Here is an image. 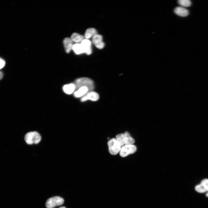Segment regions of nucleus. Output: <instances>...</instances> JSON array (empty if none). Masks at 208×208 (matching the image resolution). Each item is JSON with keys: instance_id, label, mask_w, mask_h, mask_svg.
<instances>
[{"instance_id": "1", "label": "nucleus", "mask_w": 208, "mask_h": 208, "mask_svg": "<svg viewBox=\"0 0 208 208\" xmlns=\"http://www.w3.org/2000/svg\"><path fill=\"white\" fill-rule=\"evenodd\" d=\"M74 84L75 86V90H77L83 87H86L88 89L87 93L92 91L94 88L93 81L88 77H83L78 78L76 80Z\"/></svg>"}, {"instance_id": "2", "label": "nucleus", "mask_w": 208, "mask_h": 208, "mask_svg": "<svg viewBox=\"0 0 208 208\" xmlns=\"http://www.w3.org/2000/svg\"><path fill=\"white\" fill-rule=\"evenodd\" d=\"M25 139L28 144H37L40 141L41 137L40 134L36 132H30L25 135Z\"/></svg>"}, {"instance_id": "3", "label": "nucleus", "mask_w": 208, "mask_h": 208, "mask_svg": "<svg viewBox=\"0 0 208 208\" xmlns=\"http://www.w3.org/2000/svg\"><path fill=\"white\" fill-rule=\"evenodd\" d=\"M64 202V199L59 196H55L49 198L46 201V206L47 208H53L62 205Z\"/></svg>"}, {"instance_id": "4", "label": "nucleus", "mask_w": 208, "mask_h": 208, "mask_svg": "<svg viewBox=\"0 0 208 208\" xmlns=\"http://www.w3.org/2000/svg\"><path fill=\"white\" fill-rule=\"evenodd\" d=\"M109 153L112 155H116L121 149V146L115 138H112L107 143Z\"/></svg>"}, {"instance_id": "5", "label": "nucleus", "mask_w": 208, "mask_h": 208, "mask_svg": "<svg viewBox=\"0 0 208 208\" xmlns=\"http://www.w3.org/2000/svg\"><path fill=\"white\" fill-rule=\"evenodd\" d=\"M136 150V147L133 144L125 145L121 148L120 154L121 156L124 157L134 153Z\"/></svg>"}, {"instance_id": "6", "label": "nucleus", "mask_w": 208, "mask_h": 208, "mask_svg": "<svg viewBox=\"0 0 208 208\" xmlns=\"http://www.w3.org/2000/svg\"><path fill=\"white\" fill-rule=\"evenodd\" d=\"M99 98V94L96 92L92 91L87 93L81 98V102H84L90 100L92 101H96Z\"/></svg>"}, {"instance_id": "7", "label": "nucleus", "mask_w": 208, "mask_h": 208, "mask_svg": "<svg viewBox=\"0 0 208 208\" xmlns=\"http://www.w3.org/2000/svg\"><path fill=\"white\" fill-rule=\"evenodd\" d=\"M92 42L96 47L99 49H102L104 46L102 36L100 35L97 34L94 35L92 38Z\"/></svg>"}, {"instance_id": "8", "label": "nucleus", "mask_w": 208, "mask_h": 208, "mask_svg": "<svg viewBox=\"0 0 208 208\" xmlns=\"http://www.w3.org/2000/svg\"><path fill=\"white\" fill-rule=\"evenodd\" d=\"M83 49L84 53L88 55L92 53L91 42L89 40L85 39L80 43Z\"/></svg>"}, {"instance_id": "9", "label": "nucleus", "mask_w": 208, "mask_h": 208, "mask_svg": "<svg viewBox=\"0 0 208 208\" xmlns=\"http://www.w3.org/2000/svg\"><path fill=\"white\" fill-rule=\"evenodd\" d=\"M63 42L66 52L69 53L72 49L73 45V41L70 38H66L64 40Z\"/></svg>"}, {"instance_id": "10", "label": "nucleus", "mask_w": 208, "mask_h": 208, "mask_svg": "<svg viewBox=\"0 0 208 208\" xmlns=\"http://www.w3.org/2000/svg\"><path fill=\"white\" fill-rule=\"evenodd\" d=\"M174 12L178 15L182 17L186 16L189 14V11L187 10L180 6L176 8L174 10Z\"/></svg>"}, {"instance_id": "11", "label": "nucleus", "mask_w": 208, "mask_h": 208, "mask_svg": "<svg viewBox=\"0 0 208 208\" xmlns=\"http://www.w3.org/2000/svg\"><path fill=\"white\" fill-rule=\"evenodd\" d=\"M198 188L199 191L202 193L208 192V179L203 180L201 183L198 185Z\"/></svg>"}, {"instance_id": "12", "label": "nucleus", "mask_w": 208, "mask_h": 208, "mask_svg": "<svg viewBox=\"0 0 208 208\" xmlns=\"http://www.w3.org/2000/svg\"><path fill=\"white\" fill-rule=\"evenodd\" d=\"M88 89L86 87H83L75 92L74 96L76 98L83 97L88 92Z\"/></svg>"}, {"instance_id": "13", "label": "nucleus", "mask_w": 208, "mask_h": 208, "mask_svg": "<svg viewBox=\"0 0 208 208\" xmlns=\"http://www.w3.org/2000/svg\"><path fill=\"white\" fill-rule=\"evenodd\" d=\"M75 89V85L73 83L65 85L63 87L64 92L68 94H71L73 92Z\"/></svg>"}, {"instance_id": "14", "label": "nucleus", "mask_w": 208, "mask_h": 208, "mask_svg": "<svg viewBox=\"0 0 208 208\" xmlns=\"http://www.w3.org/2000/svg\"><path fill=\"white\" fill-rule=\"evenodd\" d=\"M70 38L73 42L76 43H81L85 39V37L78 33H74L72 35Z\"/></svg>"}, {"instance_id": "15", "label": "nucleus", "mask_w": 208, "mask_h": 208, "mask_svg": "<svg viewBox=\"0 0 208 208\" xmlns=\"http://www.w3.org/2000/svg\"><path fill=\"white\" fill-rule=\"evenodd\" d=\"M97 33L96 31L94 28H89L87 29L86 31L84 37L86 39H88L93 37L94 35L97 34Z\"/></svg>"}, {"instance_id": "16", "label": "nucleus", "mask_w": 208, "mask_h": 208, "mask_svg": "<svg viewBox=\"0 0 208 208\" xmlns=\"http://www.w3.org/2000/svg\"><path fill=\"white\" fill-rule=\"evenodd\" d=\"M72 49L77 54L84 53L83 49L80 43H76L74 44Z\"/></svg>"}, {"instance_id": "17", "label": "nucleus", "mask_w": 208, "mask_h": 208, "mask_svg": "<svg viewBox=\"0 0 208 208\" xmlns=\"http://www.w3.org/2000/svg\"><path fill=\"white\" fill-rule=\"evenodd\" d=\"M125 137V145L133 144L135 142L134 139L130 136L127 131H126L124 133Z\"/></svg>"}, {"instance_id": "18", "label": "nucleus", "mask_w": 208, "mask_h": 208, "mask_svg": "<svg viewBox=\"0 0 208 208\" xmlns=\"http://www.w3.org/2000/svg\"><path fill=\"white\" fill-rule=\"evenodd\" d=\"M116 139L120 145L122 146L125 144V137L124 133H120L116 136Z\"/></svg>"}, {"instance_id": "19", "label": "nucleus", "mask_w": 208, "mask_h": 208, "mask_svg": "<svg viewBox=\"0 0 208 208\" xmlns=\"http://www.w3.org/2000/svg\"><path fill=\"white\" fill-rule=\"evenodd\" d=\"M178 2L179 4L184 7H188L191 5V2L190 0H179Z\"/></svg>"}, {"instance_id": "20", "label": "nucleus", "mask_w": 208, "mask_h": 208, "mask_svg": "<svg viewBox=\"0 0 208 208\" xmlns=\"http://www.w3.org/2000/svg\"><path fill=\"white\" fill-rule=\"evenodd\" d=\"M5 64V61L2 58L0 57V69L3 68Z\"/></svg>"}, {"instance_id": "21", "label": "nucleus", "mask_w": 208, "mask_h": 208, "mask_svg": "<svg viewBox=\"0 0 208 208\" xmlns=\"http://www.w3.org/2000/svg\"><path fill=\"white\" fill-rule=\"evenodd\" d=\"M3 76V73L2 72L0 71V80L2 78Z\"/></svg>"}, {"instance_id": "22", "label": "nucleus", "mask_w": 208, "mask_h": 208, "mask_svg": "<svg viewBox=\"0 0 208 208\" xmlns=\"http://www.w3.org/2000/svg\"><path fill=\"white\" fill-rule=\"evenodd\" d=\"M66 208L65 207L63 206V207H60V208Z\"/></svg>"}, {"instance_id": "23", "label": "nucleus", "mask_w": 208, "mask_h": 208, "mask_svg": "<svg viewBox=\"0 0 208 208\" xmlns=\"http://www.w3.org/2000/svg\"><path fill=\"white\" fill-rule=\"evenodd\" d=\"M206 196L207 197H208V193L206 194Z\"/></svg>"}]
</instances>
